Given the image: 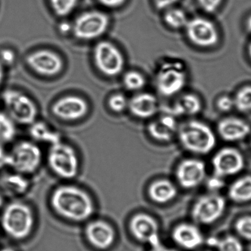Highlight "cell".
Segmentation results:
<instances>
[{"label":"cell","mask_w":251,"mask_h":251,"mask_svg":"<svg viewBox=\"0 0 251 251\" xmlns=\"http://www.w3.org/2000/svg\"><path fill=\"white\" fill-rule=\"evenodd\" d=\"M212 165L214 174L225 178L242 172L246 166V159L238 149L225 147L214 155Z\"/></svg>","instance_id":"13"},{"label":"cell","mask_w":251,"mask_h":251,"mask_svg":"<svg viewBox=\"0 0 251 251\" xmlns=\"http://www.w3.org/2000/svg\"><path fill=\"white\" fill-rule=\"evenodd\" d=\"M3 146L4 145L0 143V165H5L6 153Z\"/></svg>","instance_id":"42"},{"label":"cell","mask_w":251,"mask_h":251,"mask_svg":"<svg viewBox=\"0 0 251 251\" xmlns=\"http://www.w3.org/2000/svg\"><path fill=\"white\" fill-rule=\"evenodd\" d=\"M217 108L222 113H228L234 108V101L233 97L229 96H221L216 102Z\"/></svg>","instance_id":"35"},{"label":"cell","mask_w":251,"mask_h":251,"mask_svg":"<svg viewBox=\"0 0 251 251\" xmlns=\"http://www.w3.org/2000/svg\"><path fill=\"white\" fill-rule=\"evenodd\" d=\"M178 194L176 186L166 178H161L152 182L148 188V195L153 201L167 203L175 199Z\"/></svg>","instance_id":"24"},{"label":"cell","mask_w":251,"mask_h":251,"mask_svg":"<svg viewBox=\"0 0 251 251\" xmlns=\"http://www.w3.org/2000/svg\"><path fill=\"white\" fill-rule=\"evenodd\" d=\"M25 62L34 73L47 78L57 76L64 68V63L60 54L47 49H41L29 53Z\"/></svg>","instance_id":"12"},{"label":"cell","mask_w":251,"mask_h":251,"mask_svg":"<svg viewBox=\"0 0 251 251\" xmlns=\"http://www.w3.org/2000/svg\"><path fill=\"white\" fill-rule=\"evenodd\" d=\"M179 0H153L155 7L159 10H167L169 7H173Z\"/></svg>","instance_id":"40"},{"label":"cell","mask_w":251,"mask_h":251,"mask_svg":"<svg viewBox=\"0 0 251 251\" xmlns=\"http://www.w3.org/2000/svg\"><path fill=\"white\" fill-rule=\"evenodd\" d=\"M184 29L189 41L199 48H212L219 43L218 27L206 18L197 16L190 19Z\"/></svg>","instance_id":"10"},{"label":"cell","mask_w":251,"mask_h":251,"mask_svg":"<svg viewBox=\"0 0 251 251\" xmlns=\"http://www.w3.org/2000/svg\"><path fill=\"white\" fill-rule=\"evenodd\" d=\"M47 162L50 171L62 179L75 178L81 167L79 156L75 148L63 140L50 146Z\"/></svg>","instance_id":"4"},{"label":"cell","mask_w":251,"mask_h":251,"mask_svg":"<svg viewBox=\"0 0 251 251\" xmlns=\"http://www.w3.org/2000/svg\"><path fill=\"white\" fill-rule=\"evenodd\" d=\"M218 134L227 142H238L250 134L251 126L243 119L237 117H226L220 121L217 127Z\"/></svg>","instance_id":"19"},{"label":"cell","mask_w":251,"mask_h":251,"mask_svg":"<svg viewBox=\"0 0 251 251\" xmlns=\"http://www.w3.org/2000/svg\"><path fill=\"white\" fill-rule=\"evenodd\" d=\"M27 176H28L11 170L3 176L1 181L6 188L21 193L25 192L29 186V181Z\"/></svg>","instance_id":"27"},{"label":"cell","mask_w":251,"mask_h":251,"mask_svg":"<svg viewBox=\"0 0 251 251\" xmlns=\"http://www.w3.org/2000/svg\"><path fill=\"white\" fill-rule=\"evenodd\" d=\"M211 244L215 246L218 251H244L241 242L234 236H225L221 240L211 241Z\"/></svg>","instance_id":"33"},{"label":"cell","mask_w":251,"mask_h":251,"mask_svg":"<svg viewBox=\"0 0 251 251\" xmlns=\"http://www.w3.org/2000/svg\"><path fill=\"white\" fill-rule=\"evenodd\" d=\"M43 162V153L38 143L31 140H21L6 153L5 165L24 175L36 172Z\"/></svg>","instance_id":"3"},{"label":"cell","mask_w":251,"mask_h":251,"mask_svg":"<svg viewBox=\"0 0 251 251\" xmlns=\"http://www.w3.org/2000/svg\"><path fill=\"white\" fill-rule=\"evenodd\" d=\"M5 113L16 125L29 126L38 119L36 103L28 94L16 89L6 90L1 96Z\"/></svg>","instance_id":"6"},{"label":"cell","mask_w":251,"mask_h":251,"mask_svg":"<svg viewBox=\"0 0 251 251\" xmlns=\"http://www.w3.org/2000/svg\"><path fill=\"white\" fill-rule=\"evenodd\" d=\"M151 251H177L173 250V249H169V248L165 247L162 246V244L159 245V246H154L152 247Z\"/></svg>","instance_id":"43"},{"label":"cell","mask_w":251,"mask_h":251,"mask_svg":"<svg viewBox=\"0 0 251 251\" xmlns=\"http://www.w3.org/2000/svg\"><path fill=\"white\" fill-rule=\"evenodd\" d=\"M0 251H15L13 250V249H9V248H7V249H3V250Z\"/></svg>","instance_id":"47"},{"label":"cell","mask_w":251,"mask_h":251,"mask_svg":"<svg viewBox=\"0 0 251 251\" xmlns=\"http://www.w3.org/2000/svg\"><path fill=\"white\" fill-rule=\"evenodd\" d=\"M175 177L183 188L187 190L196 188L206 179V164L196 158L184 159L177 166Z\"/></svg>","instance_id":"15"},{"label":"cell","mask_w":251,"mask_h":251,"mask_svg":"<svg viewBox=\"0 0 251 251\" xmlns=\"http://www.w3.org/2000/svg\"><path fill=\"white\" fill-rule=\"evenodd\" d=\"M164 11L163 20L167 26L172 29H184L190 19L184 10L173 6Z\"/></svg>","instance_id":"26"},{"label":"cell","mask_w":251,"mask_h":251,"mask_svg":"<svg viewBox=\"0 0 251 251\" xmlns=\"http://www.w3.org/2000/svg\"><path fill=\"white\" fill-rule=\"evenodd\" d=\"M128 0H97L99 4L109 9H116L122 7Z\"/></svg>","instance_id":"39"},{"label":"cell","mask_w":251,"mask_h":251,"mask_svg":"<svg viewBox=\"0 0 251 251\" xmlns=\"http://www.w3.org/2000/svg\"><path fill=\"white\" fill-rule=\"evenodd\" d=\"M2 203H3L2 197H1V195H0V207H1V205H2Z\"/></svg>","instance_id":"48"},{"label":"cell","mask_w":251,"mask_h":251,"mask_svg":"<svg viewBox=\"0 0 251 251\" xmlns=\"http://www.w3.org/2000/svg\"><path fill=\"white\" fill-rule=\"evenodd\" d=\"M226 208V201L217 193L205 195L197 199L192 209V217L197 224L210 225L220 219Z\"/></svg>","instance_id":"11"},{"label":"cell","mask_w":251,"mask_h":251,"mask_svg":"<svg viewBox=\"0 0 251 251\" xmlns=\"http://www.w3.org/2000/svg\"><path fill=\"white\" fill-rule=\"evenodd\" d=\"M159 110V104L156 96L148 92L136 93L129 99L128 110L134 117L147 120L155 117Z\"/></svg>","instance_id":"17"},{"label":"cell","mask_w":251,"mask_h":251,"mask_svg":"<svg viewBox=\"0 0 251 251\" xmlns=\"http://www.w3.org/2000/svg\"><path fill=\"white\" fill-rule=\"evenodd\" d=\"M1 226L10 237L17 240L29 235L33 227V216L29 206L15 202L4 209L1 217Z\"/></svg>","instance_id":"9"},{"label":"cell","mask_w":251,"mask_h":251,"mask_svg":"<svg viewBox=\"0 0 251 251\" xmlns=\"http://www.w3.org/2000/svg\"><path fill=\"white\" fill-rule=\"evenodd\" d=\"M203 108V103L198 96L187 93L180 96L171 107V114L175 116L191 117L199 114Z\"/></svg>","instance_id":"22"},{"label":"cell","mask_w":251,"mask_h":251,"mask_svg":"<svg viewBox=\"0 0 251 251\" xmlns=\"http://www.w3.org/2000/svg\"><path fill=\"white\" fill-rule=\"evenodd\" d=\"M199 6L206 13H212L219 9L223 0H197Z\"/></svg>","instance_id":"37"},{"label":"cell","mask_w":251,"mask_h":251,"mask_svg":"<svg viewBox=\"0 0 251 251\" xmlns=\"http://www.w3.org/2000/svg\"><path fill=\"white\" fill-rule=\"evenodd\" d=\"M93 61L98 72L106 77L121 75L125 66L123 54L117 46L109 41H99L93 49Z\"/></svg>","instance_id":"8"},{"label":"cell","mask_w":251,"mask_h":251,"mask_svg":"<svg viewBox=\"0 0 251 251\" xmlns=\"http://www.w3.org/2000/svg\"><path fill=\"white\" fill-rule=\"evenodd\" d=\"M29 134L32 141L50 146L62 140L60 133L46 122L35 121L29 126Z\"/></svg>","instance_id":"23"},{"label":"cell","mask_w":251,"mask_h":251,"mask_svg":"<svg viewBox=\"0 0 251 251\" xmlns=\"http://www.w3.org/2000/svg\"><path fill=\"white\" fill-rule=\"evenodd\" d=\"M206 185L212 193H217L225 186V178L214 174L213 176L210 177L206 181Z\"/></svg>","instance_id":"38"},{"label":"cell","mask_w":251,"mask_h":251,"mask_svg":"<svg viewBox=\"0 0 251 251\" xmlns=\"http://www.w3.org/2000/svg\"><path fill=\"white\" fill-rule=\"evenodd\" d=\"M178 140L187 151L197 155H206L215 149L217 137L207 124L190 120L178 126Z\"/></svg>","instance_id":"2"},{"label":"cell","mask_w":251,"mask_h":251,"mask_svg":"<svg viewBox=\"0 0 251 251\" xmlns=\"http://www.w3.org/2000/svg\"><path fill=\"white\" fill-rule=\"evenodd\" d=\"M122 82L125 90L130 92H140L147 85L144 75L137 70H130L124 73Z\"/></svg>","instance_id":"28"},{"label":"cell","mask_w":251,"mask_h":251,"mask_svg":"<svg viewBox=\"0 0 251 251\" xmlns=\"http://www.w3.org/2000/svg\"><path fill=\"white\" fill-rule=\"evenodd\" d=\"M51 203L57 213L72 221H85L94 212V205L89 195L76 186L57 187L52 195Z\"/></svg>","instance_id":"1"},{"label":"cell","mask_w":251,"mask_h":251,"mask_svg":"<svg viewBox=\"0 0 251 251\" xmlns=\"http://www.w3.org/2000/svg\"><path fill=\"white\" fill-rule=\"evenodd\" d=\"M131 233L137 240L147 243L152 247L160 245L159 226L154 218L146 214H138L131 219L130 224Z\"/></svg>","instance_id":"16"},{"label":"cell","mask_w":251,"mask_h":251,"mask_svg":"<svg viewBox=\"0 0 251 251\" xmlns=\"http://www.w3.org/2000/svg\"><path fill=\"white\" fill-rule=\"evenodd\" d=\"M172 237L178 246L187 250L197 249L204 242L203 234L198 228L190 224L177 226L172 231Z\"/></svg>","instance_id":"21"},{"label":"cell","mask_w":251,"mask_h":251,"mask_svg":"<svg viewBox=\"0 0 251 251\" xmlns=\"http://www.w3.org/2000/svg\"><path fill=\"white\" fill-rule=\"evenodd\" d=\"M4 79V66L0 63V87L2 85Z\"/></svg>","instance_id":"44"},{"label":"cell","mask_w":251,"mask_h":251,"mask_svg":"<svg viewBox=\"0 0 251 251\" xmlns=\"http://www.w3.org/2000/svg\"><path fill=\"white\" fill-rule=\"evenodd\" d=\"M228 197L236 203L251 201V176H243L236 179L228 189Z\"/></svg>","instance_id":"25"},{"label":"cell","mask_w":251,"mask_h":251,"mask_svg":"<svg viewBox=\"0 0 251 251\" xmlns=\"http://www.w3.org/2000/svg\"><path fill=\"white\" fill-rule=\"evenodd\" d=\"M234 98V108L241 113H248L251 112V86L243 87L240 88Z\"/></svg>","instance_id":"30"},{"label":"cell","mask_w":251,"mask_h":251,"mask_svg":"<svg viewBox=\"0 0 251 251\" xmlns=\"http://www.w3.org/2000/svg\"><path fill=\"white\" fill-rule=\"evenodd\" d=\"M58 31L62 35L72 34V23H68L66 22H61L59 25Z\"/></svg>","instance_id":"41"},{"label":"cell","mask_w":251,"mask_h":251,"mask_svg":"<svg viewBox=\"0 0 251 251\" xmlns=\"http://www.w3.org/2000/svg\"><path fill=\"white\" fill-rule=\"evenodd\" d=\"M178 126L175 116L171 113H165L149 123L147 132L153 140L160 143H167L177 134Z\"/></svg>","instance_id":"18"},{"label":"cell","mask_w":251,"mask_h":251,"mask_svg":"<svg viewBox=\"0 0 251 251\" xmlns=\"http://www.w3.org/2000/svg\"><path fill=\"white\" fill-rule=\"evenodd\" d=\"M85 234L90 243L99 249H109L115 240L114 230L103 221H94L88 224Z\"/></svg>","instance_id":"20"},{"label":"cell","mask_w":251,"mask_h":251,"mask_svg":"<svg viewBox=\"0 0 251 251\" xmlns=\"http://www.w3.org/2000/svg\"><path fill=\"white\" fill-rule=\"evenodd\" d=\"M185 65L179 60H167L158 68L155 76V85L159 94L165 97L179 94L187 82Z\"/></svg>","instance_id":"5"},{"label":"cell","mask_w":251,"mask_h":251,"mask_svg":"<svg viewBox=\"0 0 251 251\" xmlns=\"http://www.w3.org/2000/svg\"><path fill=\"white\" fill-rule=\"evenodd\" d=\"M110 18L100 10L85 11L72 23V35L84 42L97 41L107 32L110 26Z\"/></svg>","instance_id":"7"},{"label":"cell","mask_w":251,"mask_h":251,"mask_svg":"<svg viewBox=\"0 0 251 251\" xmlns=\"http://www.w3.org/2000/svg\"><path fill=\"white\" fill-rule=\"evenodd\" d=\"M129 99L122 93L118 92L112 94L108 99L107 105L109 110L116 114L123 113L128 108Z\"/></svg>","instance_id":"32"},{"label":"cell","mask_w":251,"mask_h":251,"mask_svg":"<svg viewBox=\"0 0 251 251\" xmlns=\"http://www.w3.org/2000/svg\"><path fill=\"white\" fill-rule=\"evenodd\" d=\"M51 111L59 120L76 122L86 116L89 111V105L83 97L69 94L57 99L52 105Z\"/></svg>","instance_id":"14"},{"label":"cell","mask_w":251,"mask_h":251,"mask_svg":"<svg viewBox=\"0 0 251 251\" xmlns=\"http://www.w3.org/2000/svg\"><path fill=\"white\" fill-rule=\"evenodd\" d=\"M16 123L6 113L0 112V143H11L16 136Z\"/></svg>","instance_id":"29"},{"label":"cell","mask_w":251,"mask_h":251,"mask_svg":"<svg viewBox=\"0 0 251 251\" xmlns=\"http://www.w3.org/2000/svg\"><path fill=\"white\" fill-rule=\"evenodd\" d=\"M248 52H249V55L251 60V41L250 44H249V48H248Z\"/></svg>","instance_id":"46"},{"label":"cell","mask_w":251,"mask_h":251,"mask_svg":"<svg viewBox=\"0 0 251 251\" xmlns=\"http://www.w3.org/2000/svg\"><path fill=\"white\" fill-rule=\"evenodd\" d=\"M247 28L249 31L251 32V16L249 18L247 21Z\"/></svg>","instance_id":"45"},{"label":"cell","mask_w":251,"mask_h":251,"mask_svg":"<svg viewBox=\"0 0 251 251\" xmlns=\"http://www.w3.org/2000/svg\"><path fill=\"white\" fill-rule=\"evenodd\" d=\"M16 60V54L13 50L8 48L0 50V63L5 66H11Z\"/></svg>","instance_id":"36"},{"label":"cell","mask_w":251,"mask_h":251,"mask_svg":"<svg viewBox=\"0 0 251 251\" xmlns=\"http://www.w3.org/2000/svg\"><path fill=\"white\" fill-rule=\"evenodd\" d=\"M80 0H49L53 13L58 17L69 16L78 4Z\"/></svg>","instance_id":"31"},{"label":"cell","mask_w":251,"mask_h":251,"mask_svg":"<svg viewBox=\"0 0 251 251\" xmlns=\"http://www.w3.org/2000/svg\"></svg>","instance_id":"49"},{"label":"cell","mask_w":251,"mask_h":251,"mask_svg":"<svg viewBox=\"0 0 251 251\" xmlns=\"http://www.w3.org/2000/svg\"><path fill=\"white\" fill-rule=\"evenodd\" d=\"M235 229L242 238L251 241V217L240 218L236 222Z\"/></svg>","instance_id":"34"}]
</instances>
